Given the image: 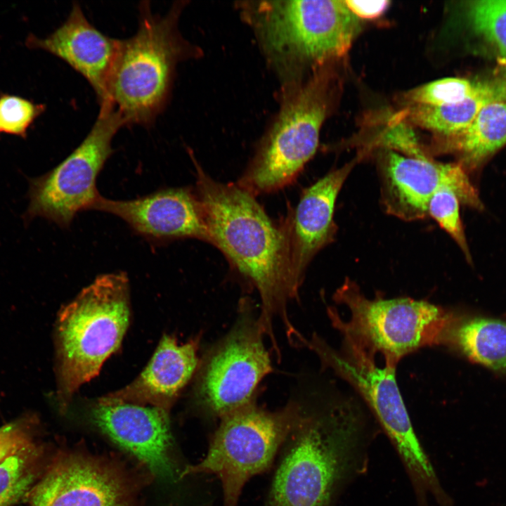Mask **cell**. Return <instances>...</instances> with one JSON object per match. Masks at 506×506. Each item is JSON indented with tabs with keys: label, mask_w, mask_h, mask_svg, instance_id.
Returning a JSON list of instances; mask_svg holds the SVG:
<instances>
[{
	"label": "cell",
	"mask_w": 506,
	"mask_h": 506,
	"mask_svg": "<svg viewBox=\"0 0 506 506\" xmlns=\"http://www.w3.org/2000/svg\"><path fill=\"white\" fill-rule=\"evenodd\" d=\"M196 171L195 192L209 242L218 247L257 289L261 302L259 320L271 339L274 317L287 318L288 303L297 297L290 275L283 226L275 225L251 195L238 184L214 180L191 156Z\"/></svg>",
	"instance_id": "6da1fadb"
},
{
	"label": "cell",
	"mask_w": 506,
	"mask_h": 506,
	"mask_svg": "<svg viewBox=\"0 0 506 506\" xmlns=\"http://www.w3.org/2000/svg\"><path fill=\"white\" fill-rule=\"evenodd\" d=\"M361 422L349 398L304 410L283 445L266 506H330L353 462Z\"/></svg>",
	"instance_id": "7a4b0ae2"
},
{
	"label": "cell",
	"mask_w": 506,
	"mask_h": 506,
	"mask_svg": "<svg viewBox=\"0 0 506 506\" xmlns=\"http://www.w3.org/2000/svg\"><path fill=\"white\" fill-rule=\"evenodd\" d=\"M239 7L283 84L301 80L304 67L344 57L360 29L344 1H251Z\"/></svg>",
	"instance_id": "3957f363"
},
{
	"label": "cell",
	"mask_w": 506,
	"mask_h": 506,
	"mask_svg": "<svg viewBox=\"0 0 506 506\" xmlns=\"http://www.w3.org/2000/svg\"><path fill=\"white\" fill-rule=\"evenodd\" d=\"M185 3L175 2L160 15L151 11L148 1H142L136 32L120 39L108 98L125 126L151 125L169 101L177 64L195 56L178 30Z\"/></svg>",
	"instance_id": "277c9868"
},
{
	"label": "cell",
	"mask_w": 506,
	"mask_h": 506,
	"mask_svg": "<svg viewBox=\"0 0 506 506\" xmlns=\"http://www.w3.org/2000/svg\"><path fill=\"white\" fill-rule=\"evenodd\" d=\"M332 63L306 79L284 84L278 112L237 184L254 197L292 183L318 146L320 129L336 97Z\"/></svg>",
	"instance_id": "5b68a950"
},
{
	"label": "cell",
	"mask_w": 506,
	"mask_h": 506,
	"mask_svg": "<svg viewBox=\"0 0 506 506\" xmlns=\"http://www.w3.org/2000/svg\"><path fill=\"white\" fill-rule=\"evenodd\" d=\"M129 313V284L124 272L96 277L63 309L57 324L61 409L118 349Z\"/></svg>",
	"instance_id": "8992f818"
},
{
	"label": "cell",
	"mask_w": 506,
	"mask_h": 506,
	"mask_svg": "<svg viewBox=\"0 0 506 506\" xmlns=\"http://www.w3.org/2000/svg\"><path fill=\"white\" fill-rule=\"evenodd\" d=\"M335 350L320 337L310 344L323 363L346 381L364 399L398 452L420 506L434 498L441 506L450 500L443 491L413 429L396 379V367L379 368L375 355L346 335Z\"/></svg>",
	"instance_id": "52a82bcc"
},
{
	"label": "cell",
	"mask_w": 506,
	"mask_h": 506,
	"mask_svg": "<svg viewBox=\"0 0 506 506\" xmlns=\"http://www.w3.org/2000/svg\"><path fill=\"white\" fill-rule=\"evenodd\" d=\"M334 300L348 307L349 321L334 308L327 309L332 325L368 351L381 353L385 364L396 368L402 358L420 349L446 344L456 321L440 306L410 297L368 299L347 278Z\"/></svg>",
	"instance_id": "ba28073f"
},
{
	"label": "cell",
	"mask_w": 506,
	"mask_h": 506,
	"mask_svg": "<svg viewBox=\"0 0 506 506\" xmlns=\"http://www.w3.org/2000/svg\"><path fill=\"white\" fill-rule=\"evenodd\" d=\"M303 412L294 402L275 411L252 403L223 417L205 456L186 467L182 477L215 475L221 484L223 506H237L245 484L269 468Z\"/></svg>",
	"instance_id": "9c48e42d"
},
{
	"label": "cell",
	"mask_w": 506,
	"mask_h": 506,
	"mask_svg": "<svg viewBox=\"0 0 506 506\" xmlns=\"http://www.w3.org/2000/svg\"><path fill=\"white\" fill-rule=\"evenodd\" d=\"M235 325L207 356L195 387L197 404L208 417H223L253 403L271 371L259 317L242 302Z\"/></svg>",
	"instance_id": "30bf717a"
},
{
	"label": "cell",
	"mask_w": 506,
	"mask_h": 506,
	"mask_svg": "<svg viewBox=\"0 0 506 506\" xmlns=\"http://www.w3.org/2000/svg\"><path fill=\"white\" fill-rule=\"evenodd\" d=\"M124 126L113 106L100 107L82 143L54 169L32 181L28 213L67 228L78 212L89 210L100 195L96 180L113 153L112 139Z\"/></svg>",
	"instance_id": "8fae6325"
},
{
	"label": "cell",
	"mask_w": 506,
	"mask_h": 506,
	"mask_svg": "<svg viewBox=\"0 0 506 506\" xmlns=\"http://www.w3.org/2000/svg\"><path fill=\"white\" fill-rule=\"evenodd\" d=\"M377 152L381 203L388 214L406 221L425 219L430 199L441 188L453 190L465 206L479 211L484 208L468 173L458 162H439L390 150Z\"/></svg>",
	"instance_id": "7c38bea8"
},
{
	"label": "cell",
	"mask_w": 506,
	"mask_h": 506,
	"mask_svg": "<svg viewBox=\"0 0 506 506\" xmlns=\"http://www.w3.org/2000/svg\"><path fill=\"white\" fill-rule=\"evenodd\" d=\"M136 483L123 467L79 452L51 458L29 506H135Z\"/></svg>",
	"instance_id": "4fadbf2b"
},
{
	"label": "cell",
	"mask_w": 506,
	"mask_h": 506,
	"mask_svg": "<svg viewBox=\"0 0 506 506\" xmlns=\"http://www.w3.org/2000/svg\"><path fill=\"white\" fill-rule=\"evenodd\" d=\"M91 209L117 216L156 245L182 238L209 242L200 202L195 190L188 187L162 188L129 200L100 195Z\"/></svg>",
	"instance_id": "5bb4252c"
},
{
	"label": "cell",
	"mask_w": 506,
	"mask_h": 506,
	"mask_svg": "<svg viewBox=\"0 0 506 506\" xmlns=\"http://www.w3.org/2000/svg\"><path fill=\"white\" fill-rule=\"evenodd\" d=\"M361 153L303 190L299 201L283 226L292 285L298 292L305 271L315 255L331 243L337 233L334 221L336 200Z\"/></svg>",
	"instance_id": "9a60e30c"
},
{
	"label": "cell",
	"mask_w": 506,
	"mask_h": 506,
	"mask_svg": "<svg viewBox=\"0 0 506 506\" xmlns=\"http://www.w3.org/2000/svg\"><path fill=\"white\" fill-rule=\"evenodd\" d=\"M96 427L150 471L174 478L169 411L157 407L97 401L90 409Z\"/></svg>",
	"instance_id": "2e32d148"
},
{
	"label": "cell",
	"mask_w": 506,
	"mask_h": 506,
	"mask_svg": "<svg viewBox=\"0 0 506 506\" xmlns=\"http://www.w3.org/2000/svg\"><path fill=\"white\" fill-rule=\"evenodd\" d=\"M119 41L94 27L80 6L74 3L66 20L46 38L34 39V44L60 58L82 74L102 106L110 104L108 84Z\"/></svg>",
	"instance_id": "e0dca14e"
},
{
	"label": "cell",
	"mask_w": 506,
	"mask_h": 506,
	"mask_svg": "<svg viewBox=\"0 0 506 506\" xmlns=\"http://www.w3.org/2000/svg\"><path fill=\"white\" fill-rule=\"evenodd\" d=\"M197 351V342L179 344L175 338L164 335L134 381L98 401L153 406L169 411L196 369Z\"/></svg>",
	"instance_id": "ac0fdd59"
},
{
	"label": "cell",
	"mask_w": 506,
	"mask_h": 506,
	"mask_svg": "<svg viewBox=\"0 0 506 506\" xmlns=\"http://www.w3.org/2000/svg\"><path fill=\"white\" fill-rule=\"evenodd\" d=\"M505 145L506 101H500L486 106L461 131L436 138L433 151L455 155L469 173L479 169Z\"/></svg>",
	"instance_id": "d6986e66"
},
{
	"label": "cell",
	"mask_w": 506,
	"mask_h": 506,
	"mask_svg": "<svg viewBox=\"0 0 506 506\" xmlns=\"http://www.w3.org/2000/svg\"><path fill=\"white\" fill-rule=\"evenodd\" d=\"M500 101H506V75L481 82L475 93L460 103L444 106L409 105L398 113L412 126L430 131L436 138H441L461 131L486 106Z\"/></svg>",
	"instance_id": "ffe728a7"
},
{
	"label": "cell",
	"mask_w": 506,
	"mask_h": 506,
	"mask_svg": "<svg viewBox=\"0 0 506 506\" xmlns=\"http://www.w3.org/2000/svg\"><path fill=\"white\" fill-rule=\"evenodd\" d=\"M446 343H451L469 360L496 371L506 369V322L474 318L450 330Z\"/></svg>",
	"instance_id": "44dd1931"
},
{
	"label": "cell",
	"mask_w": 506,
	"mask_h": 506,
	"mask_svg": "<svg viewBox=\"0 0 506 506\" xmlns=\"http://www.w3.org/2000/svg\"><path fill=\"white\" fill-rule=\"evenodd\" d=\"M52 457L39 441L0 464V506H13L27 498Z\"/></svg>",
	"instance_id": "7402d4cb"
},
{
	"label": "cell",
	"mask_w": 506,
	"mask_h": 506,
	"mask_svg": "<svg viewBox=\"0 0 506 506\" xmlns=\"http://www.w3.org/2000/svg\"><path fill=\"white\" fill-rule=\"evenodd\" d=\"M465 13L472 30L506 61V0L468 1Z\"/></svg>",
	"instance_id": "603a6c76"
},
{
	"label": "cell",
	"mask_w": 506,
	"mask_h": 506,
	"mask_svg": "<svg viewBox=\"0 0 506 506\" xmlns=\"http://www.w3.org/2000/svg\"><path fill=\"white\" fill-rule=\"evenodd\" d=\"M480 85L481 82L464 78L448 77L416 87L403 97L408 105L444 106L464 100L475 93Z\"/></svg>",
	"instance_id": "cb8c5ba5"
},
{
	"label": "cell",
	"mask_w": 506,
	"mask_h": 506,
	"mask_svg": "<svg viewBox=\"0 0 506 506\" xmlns=\"http://www.w3.org/2000/svg\"><path fill=\"white\" fill-rule=\"evenodd\" d=\"M460 200L449 188H441L430 199L427 214L434 219L456 242L467 261L472 262L467 240L460 213Z\"/></svg>",
	"instance_id": "d4e9b609"
},
{
	"label": "cell",
	"mask_w": 506,
	"mask_h": 506,
	"mask_svg": "<svg viewBox=\"0 0 506 506\" xmlns=\"http://www.w3.org/2000/svg\"><path fill=\"white\" fill-rule=\"evenodd\" d=\"M37 421L24 416L0 427V464L21 449L38 441Z\"/></svg>",
	"instance_id": "484cf974"
},
{
	"label": "cell",
	"mask_w": 506,
	"mask_h": 506,
	"mask_svg": "<svg viewBox=\"0 0 506 506\" xmlns=\"http://www.w3.org/2000/svg\"><path fill=\"white\" fill-rule=\"evenodd\" d=\"M39 112L38 107L26 100L5 96L0 99V129L22 134Z\"/></svg>",
	"instance_id": "4316f807"
},
{
	"label": "cell",
	"mask_w": 506,
	"mask_h": 506,
	"mask_svg": "<svg viewBox=\"0 0 506 506\" xmlns=\"http://www.w3.org/2000/svg\"><path fill=\"white\" fill-rule=\"evenodd\" d=\"M349 9L358 18L373 19L382 15L388 8L389 1H344Z\"/></svg>",
	"instance_id": "83f0119b"
},
{
	"label": "cell",
	"mask_w": 506,
	"mask_h": 506,
	"mask_svg": "<svg viewBox=\"0 0 506 506\" xmlns=\"http://www.w3.org/2000/svg\"><path fill=\"white\" fill-rule=\"evenodd\" d=\"M1 130V129H0Z\"/></svg>",
	"instance_id": "f1b7e54d"
}]
</instances>
